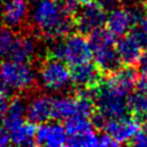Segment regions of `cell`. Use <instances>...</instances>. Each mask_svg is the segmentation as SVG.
<instances>
[{"mask_svg":"<svg viewBox=\"0 0 147 147\" xmlns=\"http://www.w3.org/2000/svg\"><path fill=\"white\" fill-rule=\"evenodd\" d=\"M31 20L39 33L49 39H61L75 29L74 17L67 15L57 0H29Z\"/></svg>","mask_w":147,"mask_h":147,"instance_id":"cell-1","label":"cell"},{"mask_svg":"<svg viewBox=\"0 0 147 147\" xmlns=\"http://www.w3.org/2000/svg\"><path fill=\"white\" fill-rule=\"evenodd\" d=\"M94 63L100 71L108 76L123 67L116 52V39L107 29L100 28L91 32L87 37Z\"/></svg>","mask_w":147,"mask_h":147,"instance_id":"cell-2","label":"cell"},{"mask_svg":"<svg viewBox=\"0 0 147 147\" xmlns=\"http://www.w3.org/2000/svg\"><path fill=\"white\" fill-rule=\"evenodd\" d=\"M125 94L118 92L103 80L93 90V100L95 109L108 118H118L125 116L127 111Z\"/></svg>","mask_w":147,"mask_h":147,"instance_id":"cell-3","label":"cell"},{"mask_svg":"<svg viewBox=\"0 0 147 147\" xmlns=\"http://www.w3.org/2000/svg\"><path fill=\"white\" fill-rule=\"evenodd\" d=\"M5 85L9 90L20 92L32 90L37 82V74L29 62L6 59L0 65Z\"/></svg>","mask_w":147,"mask_h":147,"instance_id":"cell-4","label":"cell"},{"mask_svg":"<svg viewBox=\"0 0 147 147\" xmlns=\"http://www.w3.org/2000/svg\"><path fill=\"white\" fill-rule=\"evenodd\" d=\"M37 78L46 90L53 92H62L71 85L69 65L64 61L51 56H46L41 62Z\"/></svg>","mask_w":147,"mask_h":147,"instance_id":"cell-5","label":"cell"},{"mask_svg":"<svg viewBox=\"0 0 147 147\" xmlns=\"http://www.w3.org/2000/svg\"><path fill=\"white\" fill-rule=\"evenodd\" d=\"M145 14L146 10L144 6L142 8L115 7L107 14L105 26L115 38H119L126 34L134 25H137L139 20Z\"/></svg>","mask_w":147,"mask_h":147,"instance_id":"cell-6","label":"cell"},{"mask_svg":"<svg viewBox=\"0 0 147 147\" xmlns=\"http://www.w3.org/2000/svg\"><path fill=\"white\" fill-rule=\"evenodd\" d=\"M107 18L106 8L98 1L83 5L74 16V25L77 32L88 36L91 32L103 28Z\"/></svg>","mask_w":147,"mask_h":147,"instance_id":"cell-7","label":"cell"},{"mask_svg":"<svg viewBox=\"0 0 147 147\" xmlns=\"http://www.w3.org/2000/svg\"><path fill=\"white\" fill-rule=\"evenodd\" d=\"M92 57L88 39L83 33H70L63 38V61L69 65H76Z\"/></svg>","mask_w":147,"mask_h":147,"instance_id":"cell-8","label":"cell"},{"mask_svg":"<svg viewBox=\"0 0 147 147\" xmlns=\"http://www.w3.org/2000/svg\"><path fill=\"white\" fill-rule=\"evenodd\" d=\"M103 74L94 62L86 61L70 67L71 84L76 88L92 90L102 82Z\"/></svg>","mask_w":147,"mask_h":147,"instance_id":"cell-9","label":"cell"},{"mask_svg":"<svg viewBox=\"0 0 147 147\" xmlns=\"http://www.w3.org/2000/svg\"><path fill=\"white\" fill-rule=\"evenodd\" d=\"M140 129V122L134 117H118L108 118L103 127V132H107L118 144L129 142L131 138Z\"/></svg>","mask_w":147,"mask_h":147,"instance_id":"cell-10","label":"cell"},{"mask_svg":"<svg viewBox=\"0 0 147 147\" xmlns=\"http://www.w3.org/2000/svg\"><path fill=\"white\" fill-rule=\"evenodd\" d=\"M30 14L29 0H6L0 8L1 20L7 28L17 29L24 25Z\"/></svg>","mask_w":147,"mask_h":147,"instance_id":"cell-11","label":"cell"},{"mask_svg":"<svg viewBox=\"0 0 147 147\" xmlns=\"http://www.w3.org/2000/svg\"><path fill=\"white\" fill-rule=\"evenodd\" d=\"M67 132L64 125L61 123H41L36 127L34 145L48 146V147H60L67 144Z\"/></svg>","mask_w":147,"mask_h":147,"instance_id":"cell-12","label":"cell"},{"mask_svg":"<svg viewBox=\"0 0 147 147\" xmlns=\"http://www.w3.org/2000/svg\"><path fill=\"white\" fill-rule=\"evenodd\" d=\"M53 98L48 94H36L26 103V118L33 124H41L52 119Z\"/></svg>","mask_w":147,"mask_h":147,"instance_id":"cell-13","label":"cell"},{"mask_svg":"<svg viewBox=\"0 0 147 147\" xmlns=\"http://www.w3.org/2000/svg\"><path fill=\"white\" fill-rule=\"evenodd\" d=\"M115 47L122 64L127 67H133L137 64L144 49L129 32L116 39Z\"/></svg>","mask_w":147,"mask_h":147,"instance_id":"cell-14","label":"cell"},{"mask_svg":"<svg viewBox=\"0 0 147 147\" xmlns=\"http://www.w3.org/2000/svg\"><path fill=\"white\" fill-rule=\"evenodd\" d=\"M37 51L36 39L29 34L15 36L13 45L10 47L8 57L9 60L18 62H30Z\"/></svg>","mask_w":147,"mask_h":147,"instance_id":"cell-15","label":"cell"},{"mask_svg":"<svg viewBox=\"0 0 147 147\" xmlns=\"http://www.w3.org/2000/svg\"><path fill=\"white\" fill-rule=\"evenodd\" d=\"M26 117V102L21 96H13L8 105V108L2 114L1 123L2 127L8 132L18 126L25 121Z\"/></svg>","mask_w":147,"mask_h":147,"instance_id":"cell-16","label":"cell"},{"mask_svg":"<svg viewBox=\"0 0 147 147\" xmlns=\"http://www.w3.org/2000/svg\"><path fill=\"white\" fill-rule=\"evenodd\" d=\"M106 80L115 90L127 95L134 88L136 80H137V74L132 67L123 65L117 71L108 75Z\"/></svg>","mask_w":147,"mask_h":147,"instance_id":"cell-17","label":"cell"},{"mask_svg":"<svg viewBox=\"0 0 147 147\" xmlns=\"http://www.w3.org/2000/svg\"><path fill=\"white\" fill-rule=\"evenodd\" d=\"M36 124L30 121H24L18 126L9 131V140L16 146H30L34 145Z\"/></svg>","mask_w":147,"mask_h":147,"instance_id":"cell-18","label":"cell"},{"mask_svg":"<svg viewBox=\"0 0 147 147\" xmlns=\"http://www.w3.org/2000/svg\"><path fill=\"white\" fill-rule=\"evenodd\" d=\"M76 115V100L71 95H60L53 98L52 118L56 121H64Z\"/></svg>","mask_w":147,"mask_h":147,"instance_id":"cell-19","label":"cell"},{"mask_svg":"<svg viewBox=\"0 0 147 147\" xmlns=\"http://www.w3.org/2000/svg\"><path fill=\"white\" fill-rule=\"evenodd\" d=\"M127 111L138 121L147 118V94L136 91L126 96Z\"/></svg>","mask_w":147,"mask_h":147,"instance_id":"cell-20","label":"cell"},{"mask_svg":"<svg viewBox=\"0 0 147 147\" xmlns=\"http://www.w3.org/2000/svg\"><path fill=\"white\" fill-rule=\"evenodd\" d=\"M64 121H65L64 129H65L67 136H72V134H77L80 132L95 130L92 122H91V118H88V117L74 115V116H71Z\"/></svg>","mask_w":147,"mask_h":147,"instance_id":"cell-21","label":"cell"},{"mask_svg":"<svg viewBox=\"0 0 147 147\" xmlns=\"http://www.w3.org/2000/svg\"><path fill=\"white\" fill-rule=\"evenodd\" d=\"M98 139L99 137L95 133V130H90L77 134L68 136L65 145L72 147H94L98 146Z\"/></svg>","mask_w":147,"mask_h":147,"instance_id":"cell-22","label":"cell"},{"mask_svg":"<svg viewBox=\"0 0 147 147\" xmlns=\"http://www.w3.org/2000/svg\"><path fill=\"white\" fill-rule=\"evenodd\" d=\"M15 39V33L10 28H0V60H6L8 57L10 47Z\"/></svg>","mask_w":147,"mask_h":147,"instance_id":"cell-23","label":"cell"},{"mask_svg":"<svg viewBox=\"0 0 147 147\" xmlns=\"http://www.w3.org/2000/svg\"><path fill=\"white\" fill-rule=\"evenodd\" d=\"M61 9L69 16H75L79 8L82 7L79 0H57Z\"/></svg>","mask_w":147,"mask_h":147,"instance_id":"cell-24","label":"cell"},{"mask_svg":"<svg viewBox=\"0 0 147 147\" xmlns=\"http://www.w3.org/2000/svg\"><path fill=\"white\" fill-rule=\"evenodd\" d=\"M132 146H139V147H147V134L142 132L140 129L138 132L131 138V140L127 142Z\"/></svg>","mask_w":147,"mask_h":147,"instance_id":"cell-25","label":"cell"},{"mask_svg":"<svg viewBox=\"0 0 147 147\" xmlns=\"http://www.w3.org/2000/svg\"><path fill=\"white\" fill-rule=\"evenodd\" d=\"M10 99H11V96H10V93H9V88L6 87V88L0 91V116H2V114L8 108Z\"/></svg>","mask_w":147,"mask_h":147,"instance_id":"cell-26","label":"cell"},{"mask_svg":"<svg viewBox=\"0 0 147 147\" xmlns=\"http://www.w3.org/2000/svg\"><path fill=\"white\" fill-rule=\"evenodd\" d=\"M117 145L118 144L107 132L101 133V136L98 139V146H101V147H113V146H117Z\"/></svg>","mask_w":147,"mask_h":147,"instance_id":"cell-27","label":"cell"},{"mask_svg":"<svg viewBox=\"0 0 147 147\" xmlns=\"http://www.w3.org/2000/svg\"><path fill=\"white\" fill-rule=\"evenodd\" d=\"M137 68H138V71L140 74H144V75H147V49L144 51L137 62Z\"/></svg>","mask_w":147,"mask_h":147,"instance_id":"cell-28","label":"cell"},{"mask_svg":"<svg viewBox=\"0 0 147 147\" xmlns=\"http://www.w3.org/2000/svg\"><path fill=\"white\" fill-rule=\"evenodd\" d=\"M136 90L139 91V92H142V93H146L147 94V75H144L141 74V76L137 77V80H136V85H134Z\"/></svg>","mask_w":147,"mask_h":147,"instance_id":"cell-29","label":"cell"},{"mask_svg":"<svg viewBox=\"0 0 147 147\" xmlns=\"http://www.w3.org/2000/svg\"><path fill=\"white\" fill-rule=\"evenodd\" d=\"M9 142H10V140H9V133H8V131L5 130L3 127L0 129V147L6 146Z\"/></svg>","mask_w":147,"mask_h":147,"instance_id":"cell-30","label":"cell"},{"mask_svg":"<svg viewBox=\"0 0 147 147\" xmlns=\"http://www.w3.org/2000/svg\"><path fill=\"white\" fill-rule=\"evenodd\" d=\"M96 1L100 2L107 9V8H110V7H114V6L118 5V3H121L123 0H96Z\"/></svg>","mask_w":147,"mask_h":147,"instance_id":"cell-31","label":"cell"},{"mask_svg":"<svg viewBox=\"0 0 147 147\" xmlns=\"http://www.w3.org/2000/svg\"><path fill=\"white\" fill-rule=\"evenodd\" d=\"M137 26H138L139 29H141L144 32L147 33V13L139 20V22L137 23Z\"/></svg>","mask_w":147,"mask_h":147,"instance_id":"cell-32","label":"cell"},{"mask_svg":"<svg viewBox=\"0 0 147 147\" xmlns=\"http://www.w3.org/2000/svg\"><path fill=\"white\" fill-rule=\"evenodd\" d=\"M140 130L147 134V118L142 119V123L140 124Z\"/></svg>","mask_w":147,"mask_h":147,"instance_id":"cell-33","label":"cell"},{"mask_svg":"<svg viewBox=\"0 0 147 147\" xmlns=\"http://www.w3.org/2000/svg\"><path fill=\"white\" fill-rule=\"evenodd\" d=\"M7 86L5 85V83H3V79H2V75H1V70H0V91L1 90H3V88H6ZM8 88V87H7Z\"/></svg>","mask_w":147,"mask_h":147,"instance_id":"cell-34","label":"cell"},{"mask_svg":"<svg viewBox=\"0 0 147 147\" xmlns=\"http://www.w3.org/2000/svg\"><path fill=\"white\" fill-rule=\"evenodd\" d=\"M93 1H96V0H79V2H80V5H82V6H83V5L91 3V2H93Z\"/></svg>","mask_w":147,"mask_h":147,"instance_id":"cell-35","label":"cell"},{"mask_svg":"<svg viewBox=\"0 0 147 147\" xmlns=\"http://www.w3.org/2000/svg\"><path fill=\"white\" fill-rule=\"evenodd\" d=\"M144 8H145V10L147 13V0H145V2H144Z\"/></svg>","mask_w":147,"mask_h":147,"instance_id":"cell-36","label":"cell"},{"mask_svg":"<svg viewBox=\"0 0 147 147\" xmlns=\"http://www.w3.org/2000/svg\"><path fill=\"white\" fill-rule=\"evenodd\" d=\"M0 129H2V123H1V119H0Z\"/></svg>","mask_w":147,"mask_h":147,"instance_id":"cell-37","label":"cell"}]
</instances>
